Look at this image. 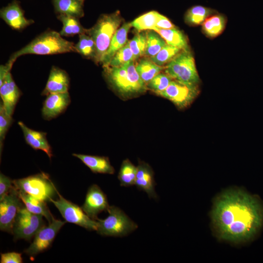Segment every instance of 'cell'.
I'll use <instances>...</instances> for the list:
<instances>
[{
  "label": "cell",
  "instance_id": "9c48e42d",
  "mask_svg": "<svg viewBox=\"0 0 263 263\" xmlns=\"http://www.w3.org/2000/svg\"><path fill=\"white\" fill-rule=\"evenodd\" d=\"M44 217L29 211L22 207L15 220L12 234L15 240L24 239L30 241L44 225Z\"/></svg>",
  "mask_w": 263,
  "mask_h": 263
},
{
  "label": "cell",
  "instance_id": "8d00e7d4",
  "mask_svg": "<svg viewBox=\"0 0 263 263\" xmlns=\"http://www.w3.org/2000/svg\"><path fill=\"white\" fill-rule=\"evenodd\" d=\"M132 60H134L133 56L128 41L114 55L108 66L118 67Z\"/></svg>",
  "mask_w": 263,
  "mask_h": 263
},
{
  "label": "cell",
  "instance_id": "4dcf8cb0",
  "mask_svg": "<svg viewBox=\"0 0 263 263\" xmlns=\"http://www.w3.org/2000/svg\"><path fill=\"white\" fill-rule=\"evenodd\" d=\"M160 13L151 11L148 12L133 20L131 23L138 32L146 30H152L155 27Z\"/></svg>",
  "mask_w": 263,
  "mask_h": 263
},
{
  "label": "cell",
  "instance_id": "2e32d148",
  "mask_svg": "<svg viewBox=\"0 0 263 263\" xmlns=\"http://www.w3.org/2000/svg\"><path fill=\"white\" fill-rule=\"evenodd\" d=\"M22 93L13 79L10 72L0 86L1 102L7 113L12 116Z\"/></svg>",
  "mask_w": 263,
  "mask_h": 263
},
{
  "label": "cell",
  "instance_id": "74e56055",
  "mask_svg": "<svg viewBox=\"0 0 263 263\" xmlns=\"http://www.w3.org/2000/svg\"><path fill=\"white\" fill-rule=\"evenodd\" d=\"M14 187L13 180L0 173V200L6 196Z\"/></svg>",
  "mask_w": 263,
  "mask_h": 263
},
{
  "label": "cell",
  "instance_id": "d6a6232c",
  "mask_svg": "<svg viewBox=\"0 0 263 263\" xmlns=\"http://www.w3.org/2000/svg\"><path fill=\"white\" fill-rule=\"evenodd\" d=\"M147 40L146 32L142 31L139 32L131 40L128 41L134 60L145 56L147 49Z\"/></svg>",
  "mask_w": 263,
  "mask_h": 263
},
{
  "label": "cell",
  "instance_id": "6da1fadb",
  "mask_svg": "<svg viewBox=\"0 0 263 263\" xmlns=\"http://www.w3.org/2000/svg\"><path fill=\"white\" fill-rule=\"evenodd\" d=\"M217 237L239 244L253 239L263 225V206L259 199L240 189L231 188L214 201L211 212Z\"/></svg>",
  "mask_w": 263,
  "mask_h": 263
},
{
  "label": "cell",
  "instance_id": "836d02e7",
  "mask_svg": "<svg viewBox=\"0 0 263 263\" xmlns=\"http://www.w3.org/2000/svg\"><path fill=\"white\" fill-rule=\"evenodd\" d=\"M182 50L166 44L155 56L150 57L156 64L163 66L169 62Z\"/></svg>",
  "mask_w": 263,
  "mask_h": 263
},
{
  "label": "cell",
  "instance_id": "f35d334b",
  "mask_svg": "<svg viewBox=\"0 0 263 263\" xmlns=\"http://www.w3.org/2000/svg\"><path fill=\"white\" fill-rule=\"evenodd\" d=\"M23 262L22 254L11 252L0 254V263H21Z\"/></svg>",
  "mask_w": 263,
  "mask_h": 263
},
{
  "label": "cell",
  "instance_id": "4316f807",
  "mask_svg": "<svg viewBox=\"0 0 263 263\" xmlns=\"http://www.w3.org/2000/svg\"><path fill=\"white\" fill-rule=\"evenodd\" d=\"M215 10L202 5H195L186 13L185 21L191 25L202 24L204 21L215 12Z\"/></svg>",
  "mask_w": 263,
  "mask_h": 263
},
{
  "label": "cell",
  "instance_id": "e575fe53",
  "mask_svg": "<svg viewBox=\"0 0 263 263\" xmlns=\"http://www.w3.org/2000/svg\"><path fill=\"white\" fill-rule=\"evenodd\" d=\"M172 80L167 74L160 73L147 84V88L158 94L169 86Z\"/></svg>",
  "mask_w": 263,
  "mask_h": 263
},
{
  "label": "cell",
  "instance_id": "1f68e13d",
  "mask_svg": "<svg viewBox=\"0 0 263 263\" xmlns=\"http://www.w3.org/2000/svg\"><path fill=\"white\" fill-rule=\"evenodd\" d=\"M146 33L147 49L145 56L150 57L157 54L167 43L157 32L153 30H149Z\"/></svg>",
  "mask_w": 263,
  "mask_h": 263
},
{
  "label": "cell",
  "instance_id": "d4e9b609",
  "mask_svg": "<svg viewBox=\"0 0 263 263\" xmlns=\"http://www.w3.org/2000/svg\"><path fill=\"white\" fill-rule=\"evenodd\" d=\"M135 68L141 79L147 85L164 67L156 64L150 57H147L140 59L135 65Z\"/></svg>",
  "mask_w": 263,
  "mask_h": 263
},
{
  "label": "cell",
  "instance_id": "60d3db41",
  "mask_svg": "<svg viewBox=\"0 0 263 263\" xmlns=\"http://www.w3.org/2000/svg\"><path fill=\"white\" fill-rule=\"evenodd\" d=\"M14 62L8 60L4 65L0 66V86L2 84L7 75L10 72Z\"/></svg>",
  "mask_w": 263,
  "mask_h": 263
},
{
  "label": "cell",
  "instance_id": "f1b7e54d",
  "mask_svg": "<svg viewBox=\"0 0 263 263\" xmlns=\"http://www.w3.org/2000/svg\"><path fill=\"white\" fill-rule=\"evenodd\" d=\"M225 25V18L224 16L217 14L208 17L202 23V28L207 36L214 38L223 32Z\"/></svg>",
  "mask_w": 263,
  "mask_h": 263
},
{
  "label": "cell",
  "instance_id": "52a82bcc",
  "mask_svg": "<svg viewBox=\"0 0 263 263\" xmlns=\"http://www.w3.org/2000/svg\"><path fill=\"white\" fill-rule=\"evenodd\" d=\"M18 191L46 202L56 194V188L48 174L40 172L23 178L13 180Z\"/></svg>",
  "mask_w": 263,
  "mask_h": 263
},
{
  "label": "cell",
  "instance_id": "e0dca14e",
  "mask_svg": "<svg viewBox=\"0 0 263 263\" xmlns=\"http://www.w3.org/2000/svg\"><path fill=\"white\" fill-rule=\"evenodd\" d=\"M69 86L70 77L68 73L58 67L53 66L41 94L47 96L51 94L68 92Z\"/></svg>",
  "mask_w": 263,
  "mask_h": 263
},
{
  "label": "cell",
  "instance_id": "9a60e30c",
  "mask_svg": "<svg viewBox=\"0 0 263 263\" xmlns=\"http://www.w3.org/2000/svg\"><path fill=\"white\" fill-rule=\"evenodd\" d=\"M70 103L68 92L47 95L41 109L42 117L46 120L56 118L66 111Z\"/></svg>",
  "mask_w": 263,
  "mask_h": 263
},
{
  "label": "cell",
  "instance_id": "3957f363",
  "mask_svg": "<svg viewBox=\"0 0 263 263\" xmlns=\"http://www.w3.org/2000/svg\"><path fill=\"white\" fill-rule=\"evenodd\" d=\"M70 52H75L73 42L64 39L59 33L47 30L13 53L9 60L15 62L19 57L28 54L48 55Z\"/></svg>",
  "mask_w": 263,
  "mask_h": 263
},
{
  "label": "cell",
  "instance_id": "83f0119b",
  "mask_svg": "<svg viewBox=\"0 0 263 263\" xmlns=\"http://www.w3.org/2000/svg\"><path fill=\"white\" fill-rule=\"evenodd\" d=\"M76 53L82 56L96 61V48L94 40L86 33L79 35L78 42L75 44Z\"/></svg>",
  "mask_w": 263,
  "mask_h": 263
},
{
  "label": "cell",
  "instance_id": "603a6c76",
  "mask_svg": "<svg viewBox=\"0 0 263 263\" xmlns=\"http://www.w3.org/2000/svg\"><path fill=\"white\" fill-rule=\"evenodd\" d=\"M19 196L25 207L30 212L41 215L51 223L54 217L51 213L46 202L36 198L33 196L17 190Z\"/></svg>",
  "mask_w": 263,
  "mask_h": 263
},
{
  "label": "cell",
  "instance_id": "277c9868",
  "mask_svg": "<svg viewBox=\"0 0 263 263\" xmlns=\"http://www.w3.org/2000/svg\"><path fill=\"white\" fill-rule=\"evenodd\" d=\"M122 20L118 11L102 14L92 28L87 29L86 33L92 38L96 45V63H101Z\"/></svg>",
  "mask_w": 263,
  "mask_h": 263
},
{
  "label": "cell",
  "instance_id": "f546056e",
  "mask_svg": "<svg viewBox=\"0 0 263 263\" xmlns=\"http://www.w3.org/2000/svg\"><path fill=\"white\" fill-rule=\"evenodd\" d=\"M137 168L128 159L122 163L118 175L120 186L128 187L135 185Z\"/></svg>",
  "mask_w": 263,
  "mask_h": 263
},
{
  "label": "cell",
  "instance_id": "d590c367",
  "mask_svg": "<svg viewBox=\"0 0 263 263\" xmlns=\"http://www.w3.org/2000/svg\"><path fill=\"white\" fill-rule=\"evenodd\" d=\"M14 119L12 116L6 111L4 107L0 101V154L1 155L3 141L6 134L12 124Z\"/></svg>",
  "mask_w": 263,
  "mask_h": 263
},
{
  "label": "cell",
  "instance_id": "5bb4252c",
  "mask_svg": "<svg viewBox=\"0 0 263 263\" xmlns=\"http://www.w3.org/2000/svg\"><path fill=\"white\" fill-rule=\"evenodd\" d=\"M0 18L12 29L22 30L34 22L32 19H27L20 6L19 2L13 0L0 10Z\"/></svg>",
  "mask_w": 263,
  "mask_h": 263
},
{
  "label": "cell",
  "instance_id": "4fadbf2b",
  "mask_svg": "<svg viewBox=\"0 0 263 263\" xmlns=\"http://www.w3.org/2000/svg\"><path fill=\"white\" fill-rule=\"evenodd\" d=\"M110 207L106 194L97 185L94 184L89 188L81 208L89 217L96 220L98 214L108 212Z\"/></svg>",
  "mask_w": 263,
  "mask_h": 263
},
{
  "label": "cell",
  "instance_id": "ac0fdd59",
  "mask_svg": "<svg viewBox=\"0 0 263 263\" xmlns=\"http://www.w3.org/2000/svg\"><path fill=\"white\" fill-rule=\"evenodd\" d=\"M18 125L27 144L35 150H40L45 152L51 160L53 155L52 148L46 137L47 133L32 130L22 121H19Z\"/></svg>",
  "mask_w": 263,
  "mask_h": 263
},
{
  "label": "cell",
  "instance_id": "ba28073f",
  "mask_svg": "<svg viewBox=\"0 0 263 263\" xmlns=\"http://www.w3.org/2000/svg\"><path fill=\"white\" fill-rule=\"evenodd\" d=\"M58 198L50 199L57 208L66 222L74 224L89 230H96L97 228L96 220L89 217L77 205L64 198L56 189Z\"/></svg>",
  "mask_w": 263,
  "mask_h": 263
},
{
  "label": "cell",
  "instance_id": "8fae6325",
  "mask_svg": "<svg viewBox=\"0 0 263 263\" xmlns=\"http://www.w3.org/2000/svg\"><path fill=\"white\" fill-rule=\"evenodd\" d=\"M198 85H188L173 79L169 86L158 95L172 102L178 108L188 106L198 95Z\"/></svg>",
  "mask_w": 263,
  "mask_h": 263
},
{
  "label": "cell",
  "instance_id": "ffe728a7",
  "mask_svg": "<svg viewBox=\"0 0 263 263\" xmlns=\"http://www.w3.org/2000/svg\"><path fill=\"white\" fill-rule=\"evenodd\" d=\"M131 27V22H126L116 31L102 60L103 67L109 65L114 55L128 42L127 36Z\"/></svg>",
  "mask_w": 263,
  "mask_h": 263
},
{
  "label": "cell",
  "instance_id": "d6986e66",
  "mask_svg": "<svg viewBox=\"0 0 263 263\" xmlns=\"http://www.w3.org/2000/svg\"><path fill=\"white\" fill-rule=\"evenodd\" d=\"M137 168L135 185L140 190L146 192L150 198L156 199L157 195L155 190V182L152 169L144 162H140Z\"/></svg>",
  "mask_w": 263,
  "mask_h": 263
},
{
  "label": "cell",
  "instance_id": "ab89813d",
  "mask_svg": "<svg viewBox=\"0 0 263 263\" xmlns=\"http://www.w3.org/2000/svg\"><path fill=\"white\" fill-rule=\"evenodd\" d=\"M156 27L161 29L175 28L174 25L165 16L159 14Z\"/></svg>",
  "mask_w": 263,
  "mask_h": 263
},
{
  "label": "cell",
  "instance_id": "5b68a950",
  "mask_svg": "<svg viewBox=\"0 0 263 263\" xmlns=\"http://www.w3.org/2000/svg\"><path fill=\"white\" fill-rule=\"evenodd\" d=\"M165 69L166 74L180 82L192 85H198L200 82L194 59L189 50H182Z\"/></svg>",
  "mask_w": 263,
  "mask_h": 263
},
{
  "label": "cell",
  "instance_id": "cb8c5ba5",
  "mask_svg": "<svg viewBox=\"0 0 263 263\" xmlns=\"http://www.w3.org/2000/svg\"><path fill=\"white\" fill-rule=\"evenodd\" d=\"M152 30L157 32L166 41L167 44L182 50H189L186 36L175 27L165 29L155 27Z\"/></svg>",
  "mask_w": 263,
  "mask_h": 263
},
{
  "label": "cell",
  "instance_id": "30bf717a",
  "mask_svg": "<svg viewBox=\"0 0 263 263\" xmlns=\"http://www.w3.org/2000/svg\"><path fill=\"white\" fill-rule=\"evenodd\" d=\"M66 221L56 219L42 227L34 236L30 246L24 252L31 257H34L39 253L48 249L52 244L57 233Z\"/></svg>",
  "mask_w": 263,
  "mask_h": 263
},
{
  "label": "cell",
  "instance_id": "7c38bea8",
  "mask_svg": "<svg viewBox=\"0 0 263 263\" xmlns=\"http://www.w3.org/2000/svg\"><path fill=\"white\" fill-rule=\"evenodd\" d=\"M17 190L14 187L0 200V229L12 234L13 226L17 215L23 207Z\"/></svg>",
  "mask_w": 263,
  "mask_h": 263
},
{
  "label": "cell",
  "instance_id": "7402d4cb",
  "mask_svg": "<svg viewBox=\"0 0 263 263\" xmlns=\"http://www.w3.org/2000/svg\"><path fill=\"white\" fill-rule=\"evenodd\" d=\"M84 0H52L54 11L58 15H64L78 19L84 16Z\"/></svg>",
  "mask_w": 263,
  "mask_h": 263
},
{
  "label": "cell",
  "instance_id": "484cf974",
  "mask_svg": "<svg viewBox=\"0 0 263 263\" xmlns=\"http://www.w3.org/2000/svg\"><path fill=\"white\" fill-rule=\"evenodd\" d=\"M57 18L62 23V27L59 32L61 36L73 37L86 33L87 29L82 26L79 19L64 15H58Z\"/></svg>",
  "mask_w": 263,
  "mask_h": 263
},
{
  "label": "cell",
  "instance_id": "8992f818",
  "mask_svg": "<svg viewBox=\"0 0 263 263\" xmlns=\"http://www.w3.org/2000/svg\"><path fill=\"white\" fill-rule=\"evenodd\" d=\"M109 216L105 219L97 218V233L102 236L123 237L134 231L138 225L121 209L110 206Z\"/></svg>",
  "mask_w": 263,
  "mask_h": 263
},
{
  "label": "cell",
  "instance_id": "7a4b0ae2",
  "mask_svg": "<svg viewBox=\"0 0 263 263\" xmlns=\"http://www.w3.org/2000/svg\"><path fill=\"white\" fill-rule=\"evenodd\" d=\"M104 68V75L108 84L122 97L130 98L146 91V84L138 74L134 60L120 66H107Z\"/></svg>",
  "mask_w": 263,
  "mask_h": 263
},
{
  "label": "cell",
  "instance_id": "b9f144b4",
  "mask_svg": "<svg viewBox=\"0 0 263 263\" xmlns=\"http://www.w3.org/2000/svg\"></svg>",
  "mask_w": 263,
  "mask_h": 263
},
{
  "label": "cell",
  "instance_id": "44dd1931",
  "mask_svg": "<svg viewBox=\"0 0 263 263\" xmlns=\"http://www.w3.org/2000/svg\"><path fill=\"white\" fill-rule=\"evenodd\" d=\"M94 173L113 174L114 169L107 157L73 153Z\"/></svg>",
  "mask_w": 263,
  "mask_h": 263
}]
</instances>
